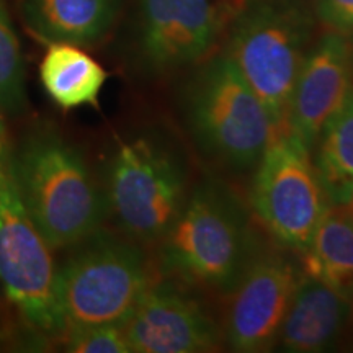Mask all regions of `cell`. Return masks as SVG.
<instances>
[{
	"instance_id": "obj_17",
	"label": "cell",
	"mask_w": 353,
	"mask_h": 353,
	"mask_svg": "<svg viewBox=\"0 0 353 353\" xmlns=\"http://www.w3.org/2000/svg\"><path fill=\"white\" fill-rule=\"evenodd\" d=\"M317 176L329 205L353 200V90L312 148Z\"/></svg>"
},
{
	"instance_id": "obj_11",
	"label": "cell",
	"mask_w": 353,
	"mask_h": 353,
	"mask_svg": "<svg viewBox=\"0 0 353 353\" xmlns=\"http://www.w3.org/2000/svg\"><path fill=\"white\" fill-rule=\"evenodd\" d=\"M301 273L303 268L288 254L260 249L228 294L223 337L232 352L262 353L276 347Z\"/></svg>"
},
{
	"instance_id": "obj_8",
	"label": "cell",
	"mask_w": 353,
	"mask_h": 353,
	"mask_svg": "<svg viewBox=\"0 0 353 353\" xmlns=\"http://www.w3.org/2000/svg\"><path fill=\"white\" fill-rule=\"evenodd\" d=\"M327 206L311 151L290 131L273 136L254 169L255 218L278 245L303 254Z\"/></svg>"
},
{
	"instance_id": "obj_5",
	"label": "cell",
	"mask_w": 353,
	"mask_h": 353,
	"mask_svg": "<svg viewBox=\"0 0 353 353\" xmlns=\"http://www.w3.org/2000/svg\"><path fill=\"white\" fill-rule=\"evenodd\" d=\"M187 156L174 138L145 132L118 143L107 165L108 214L138 244L165 236L192 192Z\"/></svg>"
},
{
	"instance_id": "obj_1",
	"label": "cell",
	"mask_w": 353,
	"mask_h": 353,
	"mask_svg": "<svg viewBox=\"0 0 353 353\" xmlns=\"http://www.w3.org/2000/svg\"><path fill=\"white\" fill-rule=\"evenodd\" d=\"M262 247L244 201L210 176L193 185L179 218L157 242L159 270L198 291L228 296Z\"/></svg>"
},
{
	"instance_id": "obj_16",
	"label": "cell",
	"mask_w": 353,
	"mask_h": 353,
	"mask_svg": "<svg viewBox=\"0 0 353 353\" xmlns=\"http://www.w3.org/2000/svg\"><path fill=\"white\" fill-rule=\"evenodd\" d=\"M107 77L103 65L70 43H50L39 65L44 90L63 110L99 103Z\"/></svg>"
},
{
	"instance_id": "obj_13",
	"label": "cell",
	"mask_w": 353,
	"mask_h": 353,
	"mask_svg": "<svg viewBox=\"0 0 353 353\" xmlns=\"http://www.w3.org/2000/svg\"><path fill=\"white\" fill-rule=\"evenodd\" d=\"M353 322V301L317 278L301 273L276 347L291 353L332 350Z\"/></svg>"
},
{
	"instance_id": "obj_6",
	"label": "cell",
	"mask_w": 353,
	"mask_h": 353,
	"mask_svg": "<svg viewBox=\"0 0 353 353\" xmlns=\"http://www.w3.org/2000/svg\"><path fill=\"white\" fill-rule=\"evenodd\" d=\"M70 249L63 265H57V304L64 330L125 324L156 280L143 245L125 234L99 229Z\"/></svg>"
},
{
	"instance_id": "obj_10",
	"label": "cell",
	"mask_w": 353,
	"mask_h": 353,
	"mask_svg": "<svg viewBox=\"0 0 353 353\" xmlns=\"http://www.w3.org/2000/svg\"><path fill=\"white\" fill-rule=\"evenodd\" d=\"M123 327L136 353H205L224 343L198 290L170 276L152 281Z\"/></svg>"
},
{
	"instance_id": "obj_9",
	"label": "cell",
	"mask_w": 353,
	"mask_h": 353,
	"mask_svg": "<svg viewBox=\"0 0 353 353\" xmlns=\"http://www.w3.org/2000/svg\"><path fill=\"white\" fill-rule=\"evenodd\" d=\"M229 10L221 0H136L131 52L145 77L187 72L213 54Z\"/></svg>"
},
{
	"instance_id": "obj_15",
	"label": "cell",
	"mask_w": 353,
	"mask_h": 353,
	"mask_svg": "<svg viewBox=\"0 0 353 353\" xmlns=\"http://www.w3.org/2000/svg\"><path fill=\"white\" fill-rule=\"evenodd\" d=\"M301 255L304 273L353 301V200L325 208L311 244Z\"/></svg>"
},
{
	"instance_id": "obj_12",
	"label": "cell",
	"mask_w": 353,
	"mask_h": 353,
	"mask_svg": "<svg viewBox=\"0 0 353 353\" xmlns=\"http://www.w3.org/2000/svg\"><path fill=\"white\" fill-rule=\"evenodd\" d=\"M353 90V39L329 32L314 38L291 90L285 130L312 152L322 130Z\"/></svg>"
},
{
	"instance_id": "obj_18",
	"label": "cell",
	"mask_w": 353,
	"mask_h": 353,
	"mask_svg": "<svg viewBox=\"0 0 353 353\" xmlns=\"http://www.w3.org/2000/svg\"><path fill=\"white\" fill-rule=\"evenodd\" d=\"M25 65L19 37L6 3L0 0V112L20 117L26 108Z\"/></svg>"
},
{
	"instance_id": "obj_2",
	"label": "cell",
	"mask_w": 353,
	"mask_h": 353,
	"mask_svg": "<svg viewBox=\"0 0 353 353\" xmlns=\"http://www.w3.org/2000/svg\"><path fill=\"white\" fill-rule=\"evenodd\" d=\"M179 110L192 143L231 172H250L276 134L270 114L226 51L187 70Z\"/></svg>"
},
{
	"instance_id": "obj_14",
	"label": "cell",
	"mask_w": 353,
	"mask_h": 353,
	"mask_svg": "<svg viewBox=\"0 0 353 353\" xmlns=\"http://www.w3.org/2000/svg\"><path fill=\"white\" fill-rule=\"evenodd\" d=\"M125 0H20L25 25L46 43L92 46L107 38Z\"/></svg>"
},
{
	"instance_id": "obj_20",
	"label": "cell",
	"mask_w": 353,
	"mask_h": 353,
	"mask_svg": "<svg viewBox=\"0 0 353 353\" xmlns=\"http://www.w3.org/2000/svg\"><path fill=\"white\" fill-rule=\"evenodd\" d=\"M316 19L330 32L353 37V0H312Z\"/></svg>"
},
{
	"instance_id": "obj_19",
	"label": "cell",
	"mask_w": 353,
	"mask_h": 353,
	"mask_svg": "<svg viewBox=\"0 0 353 353\" xmlns=\"http://www.w3.org/2000/svg\"><path fill=\"white\" fill-rule=\"evenodd\" d=\"M64 348L70 353H130L131 347L120 324L68 327L63 332Z\"/></svg>"
},
{
	"instance_id": "obj_4",
	"label": "cell",
	"mask_w": 353,
	"mask_h": 353,
	"mask_svg": "<svg viewBox=\"0 0 353 353\" xmlns=\"http://www.w3.org/2000/svg\"><path fill=\"white\" fill-rule=\"evenodd\" d=\"M316 15L309 0H239L229 12L226 48L270 114L285 130L291 90L314 41Z\"/></svg>"
},
{
	"instance_id": "obj_7",
	"label": "cell",
	"mask_w": 353,
	"mask_h": 353,
	"mask_svg": "<svg viewBox=\"0 0 353 353\" xmlns=\"http://www.w3.org/2000/svg\"><path fill=\"white\" fill-rule=\"evenodd\" d=\"M0 285L26 324L61 335L57 263L26 208L17 179L15 148L0 112Z\"/></svg>"
},
{
	"instance_id": "obj_3",
	"label": "cell",
	"mask_w": 353,
	"mask_h": 353,
	"mask_svg": "<svg viewBox=\"0 0 353 353\" xmlns=\"http://www.w3.org/2000/svg\"><path fill=\"white\" fill-rule=\"evenodd\" d=\"M15 170L25 205L52 250L70 249L101 229L105 192L83 154L50 126L23 136Z\"/></svg>"
}]
</instances>
